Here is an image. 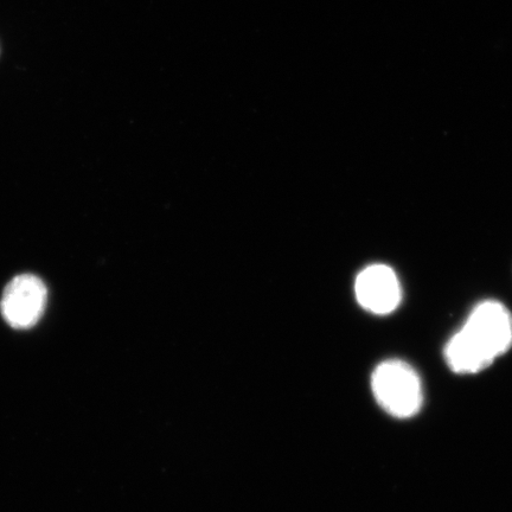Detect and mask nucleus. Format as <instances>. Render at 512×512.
I'll return each mask as SVG.
<instances>
[{
  "label": "nucleus",
  "instance_id": "3",
  "mask_svg": "<svg viewBox=\"0 0 512 512\" xmlns=\"http://www.w3.org/2000/svg\"><path fill=\"white\" fill-rule=\"evenodd\" d=\"M48 291L40 278L18 275L6 286L0 310L11 328L27 330L38 323L46 310Z\"/></svg>",
  "mask_w": 512,
  "mask_h": 512
},
{
  "label": "nucleus",
  "instance_id": "2",
  "mask_svg": "<svg viewBox=\"0 0 512 512\" xmlns=\"http://www.w3.org/2000/svg\"><path fill=\"white\" fill-rule=\"evenodd\" d=\"M371 388L379 405L395 418H411L424 402L418 373L400 360L381 363L371 377Z\"/></svg>",
  "mask_w": 512,
  "mask_h": 512
},
{
  "label": "nucleus",
  "instance_id": "4",
  "mask_svg": "<svg viewBox=\"0 0 512 512\" xmlns=\"http://www.w3.org/2000/svg\"><path fill=\"white\" fill-rule=\"evenodd\" d=\"M355 294L364 310L380 316L398 309L402 299L398 275L382 264L368 266L357 275Z\"/></svg>",
  "mask_w": 512,
  "mask_h": 512
},
{
  "label": "nucleus",
  "instance_id": "1",
  "mask_svg": "<svg viewBox=\"0 0 512 512\" xmlns=\"http://www.w3.org/2000/svg\"><path fill=\"white\" fill-rule=\"evenodd\" d=\"M512 348V315L496 300H485L470 313L464 326L448 341V367L462 375L488 369Z\"/></svg>",
  "mask_w": 512,
  "mask_h": 512
}]
</instances>
